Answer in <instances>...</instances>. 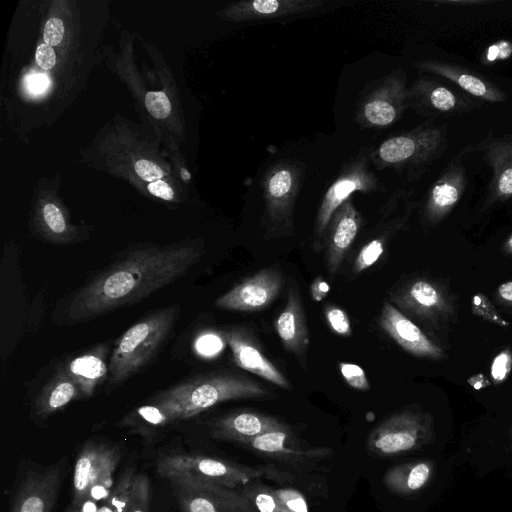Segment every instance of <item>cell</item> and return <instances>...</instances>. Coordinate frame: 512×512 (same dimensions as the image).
Masks as SVG:
<instances>
[{
	"mask_svg": "<svg viewBox=\"0 0 512 512\" xmlns=\"http://www.w3.org/2000/svg\"><path fill=\"white\" fill-rule=\"evenodd\" d=\"M384 238L379 237L369 241L362 247L353 263V272L361 273L374 265L384 252Z\"/></svg>",
	"mask_w": 512,
	"mask_h": 512,
	"instance_id": "836d02e7",
	"label": "cell"
},
{
	"mask_svg": "<svg viewBox=\"0 0 512 512\" xmlns=\"http://www.w3.org/2000/svg\"><path fill=\"white\" fill-rule=\"evenodd\" d=\"M498 291L503 299L512 302V282L502 284Z\"/></svg>",
	"mask_w": 512,
	"mask_h": 512,
	"instance_id": "681fc988",
	"label": "cell"
},
{
	"mask_svg": "<svg viewBox=\"0 0 512 512\" xmlns=\"http://www.w3.org/2000/svg\"><path fill=\"white\" fill-rule=\"evenodd\" d=\"M371 151L362 149L358 155L341 168L338 176L327 189L318 209L314 230L313 248L319 252L324 247L327 225L335 211L356 191L371 192L380 188L375 174L369 169Z\"/></svg>",
	"mask_w": 512,
	"mask_h": 512,
	"instance_id": "5b68a950",
	"label": "cell"
},
{
	"mask_svg": "<svg viewBox=\"0 0 512 512\" xmlns=\"http://www.w3.org/2000/svg\"><path fill=\"white\" fill-rule=\"evenodd\" d=\"M223 347L222 339L213 332L201 334L196 342L195 348L197 352L203 356L216 355Z\"/></svg>",
	"mask_w": 512,
	"mask_h": 512,
	"instance_id": "ab89813d",
	"label": "cell"
},
{
	"mask_svg": "<svg viewBox=\"0 0 512 512\" xmlns=\"http://www.w3.org/2000/svg\"><path fill=\"white\" fill-rule=\"evenodd\" d=\"M203 254L195 242L130 249L75 292L68 319L85 322L135 304L184 276Z\"/></svg>",
	"mask_w": 512,
	"mask_h": 512,
	"instance_id": "6da1fadb",
	"label": "cell"
},
{
	"mask_svg": "<svg viewBox=\"0 0 512 512\" xmlns=\"http://www.w3.org/2000/svg\"><path fill=\"white\" fill-rule=\"evenodd\" d=\"M431 432L426 417L411 412L396 413L370 432L367 449L378 457L396 456L428 443Z\"/></svg>",
	"mask_w": 512,
	"mask_h": 512,
	"instance_id": "52a82bcc",
	"label": "cell"
},
{
	"mask_svg": "<svg viewBox=\"0 0 512 512\" xmlns=\"http://www.w3.org/2000/svg\"><path fill=\"white\" fill-rule=\"evenodd\" d=\"M511 368V356L507 352L498 354L491 365V375L495 381L506 378Z\"/></svg>",
	"mask_w": 512,
	"mask_h": 512,
	"instance_id": "7bdbcfd3",
	"label": "cell"
},
{
	"mask_svg": "<svg viewBox=\"0 0 512 512\" xmlns=\"http://www.w3.org/2000/svg\"><path fill=\"white\" fill-rule=\"evenodd\" d=\"M379 326L403 349L418 356H438L440 350L392 304H383Z\"/></svg>",
	"mask_w": 512,
	"mask_h": 512,
	"instance_id": "44dd1931",
	"label": "cell"
},
{
	"mask_svg": "<svg viewBox=\"0 0 512 512\" xmlns=\"http://www.w3.org/2000/svg\"><path fill=\"white\" fill-rule=\"evenodd\" d=\"M108 354V345L102 343L77 355L64 365L69 376L78 385L81 397H91L106 379L109 374Z\"/></svg>",
	"mask_w": 512,
	"mask_h": 512,
	"instance_id": "603a6c76",
	"label": "cell"
},
{
	"mask_svg": "<svg viewBox=\"0 0 512 512\" xmlns=\"http://www.w3.org/2000/svg\"><path fill=\"white\" fill-rule=\"evenodd\" d=\"M60 482L58 467L30 471L19 485L10 512H51Z\"/></svg>",
	"mask_w": 512,
	"mask_h": 512,
	"instance_id": "2e32d148",
	"label": "cell"
},
{
	"mask_svg": "<svg viewBox=\"0 0 512 512\" xmlns=\"http://www.w3.org/2000/svg\"><path fill=\"white\" fill-rule=\"evenodd\" d=\"M270 395L263 384L247 376L215 371L179 382L157 393L151 401L167 409L177 422L225 401L263 399Z\"/></svg>",
	"mask_w": 512,
	"mask_h": 512,
	"instance_id": "7a4b0ae2",
	"label": "cell"
},
{
	"mask_svg": "<svg viewBox=\"0 0 512 512\" xmlns=\"http://www.w3.org/2000/svg\"><path fill=\"white\" fill-rule=\"evenodd\" d=\"M507 247L512 251V235L510 236V238L508 239L507 241Z\"/></svg>",
	"mask_w": 512,
	"mask_h": 512,
	"instance_id": "f5cc1de1",
	"label": "cell"
},
{
	"mask_svg": "<svg viewBox=\"0 0 512 512\" xmlns=\"http://www.w3.org/2000/svg\"><path fill=\"white\" fill-rule=\"evenodd\" d=\"M222 337L230 347L238 367L282 389H293L284 374L262 352L251 333L240 327H230L222 332Z\"/></svg>",
	"mask_w": 512,
	"mask_h": 512,
	"instance_id": "4fadbf2b",
	"label": "cell"
},
{
	"mask_svg": "<svg viewBox=\"0 0 512 512\" xmlns=\"http://www.w3.org/2000/svg\"><path fill=\"white\" fill-rule=\"evenodd\" d=\"M310 289L313 300L319 302L326 297L330 290V286L322 277L319 276L314 279Z\"/></svg>",
	"mask_w": 512,
	"mask_h": 512,
	"instance_id": "7dc6e473",
	"label": "cell"
},
{
	"mask_svg": "<svg viewBox=\"0 0 512 512\" xmlns=\"http://www.w3.org/2000/svg\"><path fill=\"white\" fill-rule=\"evenodd\" d=\"M134 169L136 174L144 181L154 182L163 177V170L154 162L140 159L135 162Z\"/></svg>",
	"mask_w": 512,
	"mask_h": 512,
	"instance_id": "b9f144b4",
	"label": "cell"
},
{
	"mask_svg": "<svg viewBox=\"0 0 512 512\" xmlns=\"http://www.w3.org/2000/svg\"><path fill=\"white\" fill-rule=\"evenodd\" d=\"M297 443L290 428L286 427L263 433L243 445L261 455L287 462H299L325 454V449L302 450Z\"/></svg>",
	"mask_w": 512,
	"mask_h": 512,
	"instance_id": "cb8c5ba5",
	"label": "cell"
},
{
	"mask_svg": "<svg viewBox=\"0 0 512 512\" xmlns=\"http://www.w3.org/2000/svg\"><path fill=\"white\" fill-rule=\"evenodd\" d=\"M488 3H491L490 1H485V0H464V1H460V0H456V1H451V0H447V1H438V2H435V4H451V5H481V4H488Z\"/></svg>",
	"mask_w": 512,
	"mask_h": 512,
	"instance_id": "c3c4849f",
	"label": "cell"
},
{
	"mask_svg": "<svg viewBox=\"0 0 512 512\" xmlns=\"http://www.w3.org/2000/svg\"><path fill=\"white\" fill-rule=\"evenodd\" d=\"M213 438L244 444L263 433L288 427L277 418L256 411H235L214 419L210 424Z\"/></svg>",
	"mask_w": 512,
	"mask_h": 512,
	"instance_id": "ac0fdd59",
	"label": "cell"
},
{
	"mask_svg": "<svg viewBox=\"0 0 512 512\" xmlns=\"http://www.w3.org/2000/svg\"><path fill=\"white\" fill-rule=\"evenodd\" d=\"M150 483L145 474L134 477L129 505L126 512H149Z\"/></svg>",
	"mask_w": 512,
	"mask_h": 512,
	"instance_id": "d6a6232c",
	"label": "cell"
},
{
	"mask_svg": "<svg viewBox=\"0 0 512 512\" xmlns=\"http://www.w3.org/2000/svg\"><path fill=\"white\" fill-rule=\"evenodd\" d=\"M485 162L491 168L490 197L505 200L512 196V135H489L478 143Z\"/></svg>",
	"mask_w": 512,
	"mask_h": 512,
	"instance_id": "d6986e66",
	"label": "cell"
},
{
	"mask_svg": "<svg viewBox=\"0 0 512 512\" xmlns=\"http://www.w3.org/2000/svg\"><path fill=\"white\" fill-rule=\"evenodd\" d=\"M283 275L278 267H266L243 279L218 297L215 306L230 311L253 312L268 308L279 295Z\"/></svg>",
	"mask_w": 512,
	"mask_h": 512,
	"instance_id": "8fae6325",
	"label": "cell"
},
{
	"mask_svg": "<svg viewBox=\"0 0 512 512\" xmlns=\"http://www.w3.org/2000/svg\"><path fill=\"white\" fill-rule=\"evenodd\" d=\"M480 100L464 91L427 77H419L409 87L408 105L418 114L432 119L462 115L474 110Z\"/></svg>",
	"mask_w": 512,
	"mask_h": 512,
	"instance_id": "30bf717a",
	"label": "cell"
},
{
	"mask_svg": "<svg viewBox=\"0 0 512 512\" xmlns=\"http://www.w3.org/2000/svg\"><path fill=\"white\" fill-rule=\"evenodd\" d=\"M157 471L161 476L169 473H183L230 489L245 485L263 474L261 470L193 454L163 456L157 462Z\"/></svg>",
	"mask_w": 512,
	"mask_h": 512,
	"instance_id": "ba28073f",
	"label": "cell"
},
{
	"mask_svg": "<svg viewBox=\"0 0 512 512\" xmlns=\"http://www.w3.org/2000/svg\"><path fill=\"white\" fill-rule=\"evenodd\" d=\"M148 112L157 119H164L171 112V104L167 95L162 91H150L145 97Z\"/></svg>",
	"mask_w": 512,
	"mask_h": 512,
	"instance_id": "74e56055",
	"label": "cell"
},
{
	"mask_svg": "<svg viewBox=\"0 0 512 512\" xmlns=\"http://www.w3.org/2000/svg\"><path fill=\"white\" fill-rule=\"evenodd\" d=\"M179 306L156 310L128 328L115 342L109 362V383L118 385L142 371L172 331Z\"/></svg>",
	"mask_w": 512,
	"mask_h": 512,
	"instance_id": "3957f363",
	"label": "cell"
},
{
	"mask_svg": "<svg viewBox=\"0 0 512 512\" xmlns=\"http://www.w3.org/2000/svg\"><path fill=\"white\" fill-rule=\"evenodd\" d=\"M49 78L45 74L32 73L25 78L26 90L31 95H40L49 87Z\"/></svg>",
	"mask_w": 512,
	"mask_h": 512,
	"instance_id": "ee69618b",
	"label": "cell"
},
{
	"mask_svg": "<svg viewBox=\"0 0 512 512\" xmlns=\"http://www.w3.org/2000/svg\"><path fill=\"white\" fill-rule=\"evenodd\" d=\"M79 397L81 392L78 385L63 366L42 387L35 398V415L39 419H46Z\"/></svg>",
	"mask_w": 512,
	"mask_h": 512,
	"instance_id": "d4e9b609",
	"label": "cell"
},
{
	"mask_svg": "<svg viewBox=\"0 0 512 512\" xmlns=\"http://www.w3.org/2000/svg\"><path fill=\"white\" fill-rule=\"evenodd\" d=\"M409 87L401 68L384 77L360 103L357 122L368 128H383L397 121L408 105Z\"/></svg>",
	"mask_w": 512,
	"mask_h": 512,
	"instance_id": "9c48e42d",
	"label": "cell"
},
{
	"mask_svg": "<svg viewBox=\"0 0 512 512\" xmlns=\"http://www.w3.org/2000/svg\"><path fill=\"white\" fill-rule=\"evenodd\" d=\"M177 474L184 475L194 486L205 492L214 501L219 512H258L254 504L245 495H239L230 488L203 481L187 474Z\"/></svg>",
	"mask_w": 512,
	"mask_h": 512,
	"instance_id": "f1b7e54d",
	"label": "cell"
},
{
	"mask_svg": "<svg viewBox=\"0 0 512 512\" xmlns=\"http://www.w3.org/2000/svg\"><path fill=\"white\" fill-rule=\"evenodd\" d=\"M272 492L290 512H309L307 501L299 491L293 488H280Z\"/></svg>",
	"mask_w": 512,
	"mask_h": 512,
	"instance_id": "8d00e7d4",
	"label": "cell"
},
{
	"mask_svg": "<svg viewBox=\"0 0 512 512\" xmlns=\"http://www.w3.org/2000/svg\"><path fill=\"white\" fill-rule=\"evenodd\" d=\"M244 495L254 504L258 512H290L269 488L251 487L245 490Z\"/></svg>",
	"mask_w": 512,
	"mask_h": 512,
	"instance_id": "1f68e13d",
	"label": "cell"
},
{
	"mask_svg": "<svg viewBox=\"0 0 512 512\" xmlns=\"http://www.w3.org/2000/svg\"><path fill=\"white\" fill-rule=\"evenodd\" d=\"M302 168L296 162L280 161L263 177L267 234H283L293 229V210L300 189Z\"/></svg>",
	"mask_w": 512,
	"mask_h": 512,
	"instance_id": "8992f818",
	"label": "cell"
},
{
	"mask_svg": "<svg viewBox=\"0 0 512 512\" xmlns=\"http://www.w3.org/2000/svg\"><path fill=\"white\" fill-rule=\"evenodd\" d=\"M434 465L430 461H415L394 466L384 476L386 487L400 495H412L430 481Z\"/></svg>",
	"mask_w": 512,
	"mask_h": 512,
	"instance_id": "484cf974",
	"label": "cell"
},
{
	"mask_svg": "<svg viewBox=\"0 0 512 512\" xmlns=\"http://www.w3.org/2000/svg\"><path fill=\"white\" fill-rule=\"evenodd\" d=\"M339 370L345 382L353 389L367 391L371 388L365 371L359 365L350 362H340Z\"/></svg>",
	"mask_w": 512,
	"mask_h": 512,
	"instance_id": "d590c367",
	"label": "cell"
},
{
	"mask_svg": "<svg viewBox=\"0 0 512 512\" xmlns=\"http://www.w3.org/2000/svg\"><path fill=\"white\" fill-rule=\"evenodd\" d=\"M181 176L185 180H189L190 179V174L186 171V169H182L181 170Z\"/></svg>",
	"mask_w": 512,
	"mask_h": 512,
	"instance_id": "816d5d0a",
	"label": "cell"
},
{
	"mask_svg": "<svg viewBox=\"0 0 512 512\" xmlns=\"http://www.w3.org/2000/svg\"><path fill=\"white\" fill-rule=\"evenodd\" d=\"M64 36L63 22L57 18H50L44 27L43 37L44 41L49 46H57L61 43Z\"/></svg>",
	"mask_w": 512,
	"mask_h": 512,
	"instance_id": "60d3db41",
	"label": "cell"
},
{
	"mask_svg": "<svg viewBox=\"0 0 512 512\" xmlns=\"http://www.w3.org/2000/svg\"><path fill=\"white\" fill-rule=\"evenodd\" d=\"M121 458L118 446L88 441L82 447L74 468L73 497L69 512H77L91 486L104 473L114 471Z\"/></svg>",
	"mask_w": 512,
	"mask_h": 512,
	"instance_id": "7c38bea8",
	"label": "cell"
},
{
	"mask_svg": "<svg viewBox=\"0 0 512 512\" xmlns=\"http://www.w3.org/2000/svg\"><path fill=\"white\" fill-rule=\"evenodd\" d=\"M40 219V233L46 241L57 245L74 242L76 230L67 223L62 210L55 203L47 202L42 206Z\"/></svg>",
	"mask_w": 512,
	"mask_h": 512,
	"instance_id": "f546056e",
	"label": "cell"
},
{
	"mask_svg": "<svg viewBox=\"0 0 512 512\" xmlns=\"http://www.w3.org/2000/svg\"><path fill=\"white\" fill-rule=\"evenodd\" d=\"M274 326L283 347L305 368L310 343L309 330L301 296L295 284H289L286 304L277 316Z\"/></svg>",
	"mask_w": 512,
	"mask_h": 512,
	"instance_id": "9a60e30c",
	"label": "cell"
},
{
	"mask_svg": "<svg viewBox=\"0 0 512 512\" xmlns=\"http://www.w3.org/2000/svg\"><path fill=\"white\" fill-rule=\"evenodd\" d=\"M512 56V41L499 40L486 48L481 62L483 65H492L497 61H503Z\"/></svg>",
	"mask_w": 512,
	"mask_h": 512,
	"instance_id": "f35d334b",
	"label": "cell"
},
{
	"mask_svg": "<svg viewBox=\"0 0 512 512\" xmlns=\"http://www.w3.org/2000/svg\"><path fill=\"white\" fill-rule=\"evenodd\" d=\"M37 64L44 70H50L56 63V55L53 48L46 43L40 44L35 53Z\"/></svg>",
	"mask_w": 512,
	"mask_h": 512,
	"instance_id": "f6af8a7d",
	"label": "cell"
},
{
	"mask_svg": "<svg viewBox=\"0 0 512 512\" xmlns=\"http://www.w3.org/2000/svg\"><path fill=\"white\" fill-rule=\"evenodd\" d=\"M324 315L331 330L344 337L352 334L351 323L348 314L340 307L328 304L325 306Z\"/></svg>",
	"mask_w": 512,
	"mask_h": 512,
	"instance_id": "e575fe53",
	"label": "cell"
},
{
	"mask_svg": "<svg viewBox=\"0 0 512 512\" xmlns=\"http://www.w3.org/2000/svg\"><path fill=\"white\" fill-rule=\"evenodd\" d=\"M321 0H249L233 3L223 17L232 21H252L287 17L321 8Z\"/></svg>",
	"mask_w": 512,
	"mask_h": 512,
	"instance_id": "ffe728a7",
	"label": "cell"
},
{
	"mask_svg": "<svg viewBox=\"0 0 512 512\" xmlns=\"http://www.w3.org/2000/svg\"><path fill=\"white\" fill-rule=\"evenodd\" d=\"M361 225L362 217L350 199L331 217L324 235L326 265L331 276H335L339 271Z\"/></svg>",
	"mask_w": 512,
	"mask_h": 512,
	"instance_id": "5bb4252c",
	"label": "cell"
},
{
	"mask_svg": "<svg viewBox=\"0 0 512 512\" xmlns=\"http://www.w3.org/2000/svg\"><path fill=\"white\" fill-rule=\"evenodd\" d=\"M421 71L439 75L453 82L468 95L490 103L507 100L508 95L482 74L441 60H423L415 63Z\"/></svg>",
	"mask_w": 512,
	"mask_h": 512,
	"instance_id": "e0dca14e",
	"label": "cell"
},
{
	"mask_svg": "<svg viewBox=\"0 0 512 512\" xmlns=\"http://www.w3.org/2000/svg\"><path fill=\"white\" fill-rule=\"evenodd\" d=\"M98 512H116L115 509L107 501L98 509Z\"/></svg>",
	"mask_w": 512,
	"mask_h": 512,
	"instance_id": "f907efd6",
	"label": "cell"
},
{
	"mask_svg": "<svg viewBox=\"0 0 512 512\" xmlns=\"http://www.w3.org/2000/svg\"><path fill=\"white\" fill-rule=\"evenodd\" d=\"M147 189L152 195L163 200L169 201L175 196L171 186L161 179L149 183Z\"/></svg>",
	"mask_w": 512,
	"mask_h": 512,
	"instance_id": "bcb514c9",
	"label": "cell"
},
{
	"mask_svg": "<svg viewBox=\"0 0 512 512\" xmlns=\"http://www.w3.org/2000/svg\"><path fill=\"white\" fill-rule=\"evenodd\" d=\"M446 144V125L427 121L407 133L383 141L374 152L373 159L378 167L406 169L408 176H416L442 154Z\"/></svg>",
	"mask_w": 512,
	"mask_h": 512,
	"instance_id": "277c9868",
	"label": "cell"
},
{
	"mask_svg": "<svg viewBox=\"0 0 512 512\" xmlns=\"http://www.w3.org/2000/svg\"><path fill=\"white\" fill-rule=\"evenodd\" d=\"M170 483L184 512H219L214 501L194 486L184 475L171 473L162 476Z\"/></svg>",
	"mask_w": 512,
	"mask_h": 512,
	"instance_id": "4316f807",
	"label": "cell"
},
{
	"mask_svg": "<svg viewBox=\"0 0 512 512\" xmlns=\"http://www.w3.org/2000/svg\"><path fill=\"white\" fill-rule=\"evenodd\" d=\"M403 299L406 303L411 302L421 309H429L438 304L439 295L430 283L418 280L406 290Z\"/></svg>",
	"mask_w": 512,
	"mask_h": 512,
	"instance_id": "4dcf8cb0",
	"label": "cell"
},
{
	"mask_svg": "<svg viewBox=\"0 0 512 512\" xmlns=\"http://www.w3.org/2000/svg\"><path fill=\"white\" fill-rule=\"evenodd\" d=\"M174 422V418L167 409L151 401L133 409L122 418L119 425L141 434H147Z\"/></svg>",
	"mask_w": 512,
	"mask_h": 512,
	"instance_id": "83f0119b",
	"label": "cell"
},
{
	"mask_svg": "<svg viewBox=\"0 0 512 512\" xmlns=\"http://www.w3.org/2000/svg\"><path fill=\"white\" fill-rule=\"evenodd\" d=\"M466 184L467 176L462 161L460 157L454 158L431 186L426 201V213L431 218L446 214L460 200Z\"/></svg>",
	"mask_w": 512,
	"mask_h": 512,
	"instance_id": "7402d4cb",
	"label": "cell"
}]
</instances>
